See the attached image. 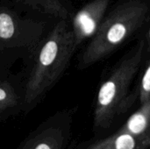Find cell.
I'll return each mask as SVG.
<instances>
[{"label":"cell","instance_id":"1","mask_svg":"<svg viewBox=\"0 0 150 149\" xmlns=\"http://www.w3.org/2000/svg\"><path fill=\"white\" fill-rule=\"evenodd\" d=\"M144 48L145 43L142 40L99 87L93 114L95 132L105 131L112 126L115 118L126 112L134 103V95H130L129 91L142 64Z\"/></svg>","mask_w":150,"mask_h":149},{"label":"cell","instance_id":"2","mask_svg":"<svg viewBox=\"0 0 150 149\" xmlns=\"http://www.w3.org/2000/svg\"><path fill=\"white\" fill-rule=\"evenodd\" d=\"M149 6L138 0L126 2L103 19L83 56V64L92 65L110 54L145 21Z\"/></svg>","mask_w":150,"mask_h":149},{"label":"cell","instance_id":"3","mask_svg":"<svg viewBox=\"0 0 150 149\" xmlns=\"http://www.w3.org/2000/svg\"><path fill=\"white\" fill-rule=\"evenodd\" d=\"M110 0H92L76 18V37L78 40L91 37L100 26Z\"/></svg>","mask_w":150,"mask_h":149},{"label":"cell","instance_id":"4","mask_svg":"<svg viewBox=\"0 0 150 149\" xmlns=\"http://www.w3.org/2000/svg\"><path fill=\"white\" fill-rule=\"evenodd\" d=\"M117 132L150 139V99L142 105Z\"/></svg>","mask_w":150,"mask_h":149},{"label":"cell","instance_id":"5","mask_svg":"<svg viewBox=\"0 0 150 149\" xmlns=\"http://www.w3.org/2000/svg\"><path fill=\"white\" fill-rule=\"evenodd\" d=\"M148 144H150V139L115 132L107 138L94 142L87 149H139Z\"/></svg>","mask_w":150,"mask_h":149},{"label":"cell","instance_id":"6","mask_svg":"<svg viewBox=\"0 0 150 149\" xmlns=\"http://www.w3.org/2000/svg\"><path fill=\"white\" fill-rule=\"evenodd\" d=\"M60 51L59 44L56 40H49L41 50L40 54V61L42 65L49 66L54 63Z\"/></svg>","mask_w":150,"mask_h":149},{"label":"cell","instance_id":"7","mask_svg":"<svg viewBox=\"0 0 150 149\" xmlns=\"http://www.w3.org/2000/svg\"><path fill=\"white\" fill-rule=\"evenodd\" d=\"M138 92L141 105L150 99V63L144 71Z\"/></svg>","mask_w":150,"mask_h":149},{"label":"cell","instance_id":"8","mask_svg":"<svg viewBox=\"0 0 150 149\" xmlns=\"http://www.w3.org/2000/svg\"><path fill=\"white\" fill-rule=\"evenodd\" d=\"M14 25L11 18L8 14H0V37L9 39L13 35Z\"/></svg>","mask_w":150,"mask_h":149},{"label":"cell","instance_id":"9","mask_svg":"<svg viewBox=\"0 0 150 149\" xmlns=\"http://www.w3.org/2000/svg\"><path fill=\"white\" fill-rule=\"evenodd\" d=\"M6 97V93L4 90L0 89V101L1 100H4V98Z\"/></svg>","mask_w":150,"mask_h":149},{"label":"cell","instance_id":"10","mask_svg":"<svg viewBox=\"0 0 150 149\" xmlns=\"http://www.w3.org/2000/svg\"><path fill=\"white\" fill-rule=\"evenodd\" d=\"M36 149H51L50 148V147L48 146V145H47V144H40V145H39Z\"/></svg>","mask_w":150,"mask_h":149},{"label":"cell","instance_id":"11","mask_svg":"<svg viewBox=\"0 0 150 149\" xmlns=\"http://www.w3.org/2000/svg\"><path fill=\"white\" fill-rule=\"evenodd\" d=\"M139 149H150V144H148V145H145L142 148H140Z\"/></svg>","mask_w":150,"mask_h":149},{"label":"cell","instance_id":"12","mask_svg":"<svg viewBox=\"0 0 150 149\" xmlns=\"http://www.w3.org/2000/svg\"><path fill=\"white\" fill-rule=\"evenodd\" d=\"M149 38H150V31H149Z\"/></svg>","mask_w":150,"mask_h":149}]
</instances>
